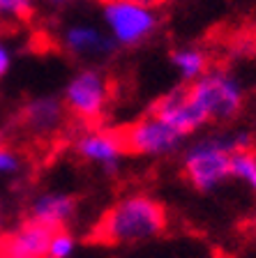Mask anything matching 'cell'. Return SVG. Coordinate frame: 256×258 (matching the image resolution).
<instances>
[{
    "label": "cell",
    "instance_id": "cell-1",
    "mask_svg": "<svg viewBox=\"0 0 256 258\" xmlns=\"http://www.w3.org/2000/svg\"><path fill=\"white\" fill-rule=\"evenodd\" d=\"M254 134L249 129L194 134L185 141L180 171L185 182L198 194H215L231 180V157L242 150H254Z\"/></svg>",
    "mask_w": 256,
    "mask_h": 258
},
{
    "label": "cell",
    "instance_id": "cell-2",
    "mask_svg": "<svg viewBox=\"0 0 256 258\" xmlns=\"http://www.w3.org/2000/svg\"><path fill=\"white\" fill-rule=\"evenodd\" d=\"M169 228V212L152 194L132 191L113 201L92 228V240L109 247H134L157 240Z\"/></svg>",
    "mask_w": 256,
    "mask_h": 258
},
{
    "label": "cell",
    "instance_id": "cell-3",
    "mask_svg": "<svg viewBox=\"0 0 256 258\" xmlns=\"http://www.w3.org/2000/svg\"><path fill=\"white\" fill-rule=\"evenodd\" d=\"M187 95L206 127L233 122L247 102L242 79L224 64H210L198 79L187 83Z\"/></svg>",
    "mask_w": 256,
    "mask_h": 258
},
{
    "label": "cell",
    "instance_id": "cell-4",
    "mask_svg": "<svg viewBox=\"0 0 256 258\" xmlns=\"http://www.w3.org/2000/svg\"><path fill=\"white\" fill-rule=\"evenodd\" d=\"M60 99L67 115L83 127L99 124L113 102V79L99 64H83L67 79Z\"/></svg>",
    "mask_w": 256,
    "mask_h": 258
},
{
    "label": "cell",
    "instance_id": "cell-5",
    "mask_svg": "<svg viewBox=\"0 0 256 258\" xmlns=\"http://www.w3.org/2000/svg\"><path fill=\"white\" fill-rule=\"evenodd\" d=\"M101 23L118 48H136L155 37L162 16L157 5L143 0H111L101 5Z\"/></svg>",
    "mask_w": 256,
    "mask_h": 258
},
{
    "label": "cell",
    "instance_id": "cell-6",
    "mask_svg": "<svg viewBox=\"0 0 256 258\" xmlns=\"http://www.w3.org/2000/svg\"><path fill=\"white\" fill-rule=\"evenodd\" d=\"M123 132V141L127 148V155L139 159H166L176 157L182 150V145L189 136L178 132L173 124H169L157 113L148 111L145 115L129 122Z\"/></svg>",
    "mask_w": 256,
    "mask_h": 258
},
{
    "label": "cell",
    "instance_id": "cell-7",
    "mask_svg": "<svg viewBox=\"0 0 256 258\" xmlns=\"http://www.w3.org/2000/svg\"><path fill=\"white\" fill-rule=\"evenodd\" d=\"M58 46L67 58L83 64H101L111 60L118 51V44L104 26L88 21H74L60 30Z\"/></svg>",
    "mask_w": 256,
    "mask_h": 258
},
{
    "label": "cell",
    "instance_id": "cell-8",
    "mask_svg": "<svg viewBox=\"0 0 256 258\" xmlns=\"http://www.w3.org/2000/svg\"><path fill=\"white\" fill-rule=\"evenodd\" d=\"M74 155L88 166L99 168L107 175H116L123 168L125 157H127L123 132L90 124L74 139Z\"/></svg>",
    "mask_w": 256,
    "mask_h": 258
},
{
    "label": "cell",
    "instance_id": "cell-9",
    "mask_svg": "<svg viewBox=\"0 0 256 258\" xmlns=\"http://www.w3.org/2000/svg\"><path fill=\"white\" fill-rule=\"evenodd\" d=\"M19 120L28 134L37 136V139H51V136L60 134V129L65 127L67 111H65V104L60 97L37 95L21 104Z\"/></svg>",
    "mask_w": 256,
    "mask_h": 258
},
{
    "label": "cell",
    "instance_id": "cell-10",
    "mask_svg": "<svg viewBox=\"0 0 256 258\" xmlns=\"http://www.w3.org/2000/svg\"><path fill=\"white\" fill-rule=\"evenodd\" d=\"M76 212H79V199L63 189L37 191L28 201V219L37 221L51 231L67 228L76 219Z\"/></svg>",
    "mask_w": 256,
    "mask_h": 258
},
{
    "label": "cell",
    "instance_id": "cell-11",
    "mask_svg": "<svg viewBox=\"0 0 256 258\" xmlns=\"http://www.w3.org/2000/svg\"><path fill=\"white\" fill-rule=\"evenodd\" d=\"M150 111L157 113L160 118H164L169 124H173L185 136H194L201 129H206V122L201 120V115L189 102L187 83H180V86H173L171 90H166L157 102H152Z\"/></svg>",
    "mask_w": 256,
    "mask_h": 258
},
{
    "label": "cell",
    "instance_id": "cell-12",
    "mask_svg": "<svg viewBox=\"0 0 256 258\" xmlns=\"http://www.w3.org/2000/svg\"><path fill=\"white\" fill-rule=\"evenodd\" d=\"M51 228L23 219L14 231L0 235V258H46Z\"/></svg>",
    "mask_w": 256,
    "mask_h": 258
},
{
    "label": "cell",
    "instance_id": "cell-13",
    "mask_svg": "<svg viewBox=\"0 0 256 258\" xmlns=\"http://www.w3.org/2000/svg\"><path fill=\"white\" fill-rule=\"evenodd\" d=\"M169 62L173 67V72L178 74L180 83H192L194 79H198L213 64V60H210V53L206 48L187 44V46L171 48Z\"/></svg>",
    "mask_w": 256,
    "mask_h": 258
},
{
    "label": "cell",
    "instance_id": "cell-14",
    "mask_svg": "<svg viewBox=\"0 0 256 258\" xmlns=\"http://www.w3.org/2000/svg\"><path fill=\"white\" fill-rule=\"evenodd\" d=\"M231 180L245 184L256 196V152L242 150L231 157Z\"/></svg>",
    "mask_w": 256,
    "mask_h": 258
},
{
    "label": "cell",
    "instance_id": "cell-15",
    "mask_svg": "<svg viewBox=\"0 0 256 258\" xmlns=\"http://www.w3.org/2000/svg\"><path fill=\"white\" fill-rule=\"evenodd\" d=\"M76 247H79V242H76V237L70 233V228L51 231L46 258H72L76 253Z\"/></svg>",
    "mask_w": 256,
    "mask_h": 258
},
{
    "label": "cell",
    "instance_id": "cell-16",
    "mask_svg": "<svg viewBox=\"0 0 256 258\" xmlns=\"http://www.w3.org/2000/svg\"><path fill=\"white\" fill-rule=\"evenodd\" d=\"M23 168H26V161L21 152L5 141H0V177H19Z\"/></svg>",
    "mask_w": 256,
    "mask_h": 258
},
{
    "label": "cell",
    "instance_id": "cell-17",
    "mask_svg": "<svg viewBox=\"0 0 256 258\" xmlns=\"http://www.w3.org/2000/svg\"><path fill=\"white\" fill-rule=\"evenodd\" d=\"M32 14V0H0V16L12 21H26Z\"/></svg>",
    "mask_w": 256,
    "mask_h": 258
},
{
    "label": "cell",
    "instance_id": "cell-18",
    "mask_svg": "<svg viewBox=\"0 0 256 258\" xmlns=\"http://www.w3.org/2000/svg\"><path fill=\"white\" fill-rule=\"evenodd\" d=\"M12 62H14V51L5 39H0V79H5L10 74Z\"/></svg>",
    "mask_w": 256,
    "mask_h": 258
},
{
    "label": "cell",
    "instance_id": "cell-19",
    "mask_svg": "<svg viewBox=\"0 0 256 258\" xmlns=\"http://www.w3.org/2000/svg\"><path fill=\"white\" fill-rule=\"evenodd\" d=\"M150 3H152V5H157V7H160V5H164L166 0H150Z\"/></svg>",
    "mask_w": 256,
    "mask_h": 258
},
{
    "label": "cell",
    "instance_id": "cell-20",
    "mask_svg": "<svg viewBox=\"0 0 256 258\" xmlns=\"http://www.w3.org/2000/svg\"><path fill=\"white\" fill-rule=\"evenodd\" d=\"M95 3H99V5H104V3H111V0H95ZM143 3H150V0H143ZM152 5V3H150Z\"/></svg>",
    "mask_w": 256,
    "mask_h": 258
},
{
    "label": "cell",
    "instance_id": "cell-21",
    "mask_svg": "<svg viewBox=\"0 0 256 258\" xmlns=\"http://www.w3.org/2000/svg\"><path fill=\"white\" fill-rule=\"evenodd\" d=\"M3 228H5V219H3V215H0V235H3Z\"/></svg>",
    "mask_w": 256,
    "mask_h": 258
},
{
    "label": "cell",
    "instance_id": "cell-22",
    "mask_svg": "<svg viewBox=\"0 0 256 258\" xmlns=\"http://www.w3.org/2000/svg\"><path fill=\"white\" fill-rule=\"evenodd\" d=\"M51 3H56V5H65V3H70V0H51Z\"/></svg>",
    "mask_w": 256,
    "mask_h": 258
},
{
    "label": "cell",
    "instance_id": "cell-23",
    "mask_svg": "<svg viewBox=\"0 0 256 258\" xmlns=\"http://www.w3.org/2000/svg\"><path fill=\"white\" fill-rule=\"evenodd\" d=\"M217 258H226V256H217Z\"/></svg>",
    "mask_w": 256,
    "mask_h": 258
}]
</instances>
